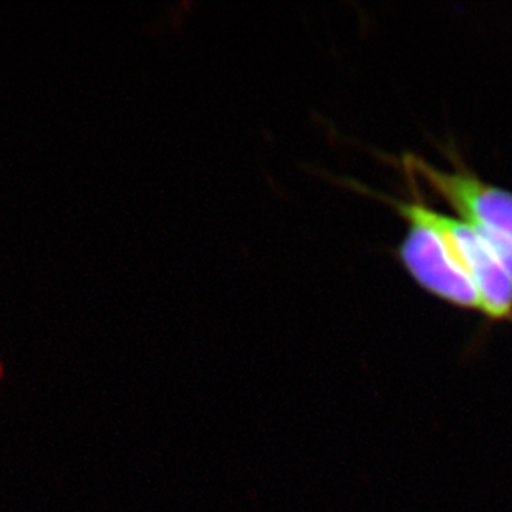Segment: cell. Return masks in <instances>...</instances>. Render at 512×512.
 <instances>
[{
	"label": "cell",
	"instance_id": "277c9868",
	"mask_svg": "<svg viewBox=\"0 0 512 512\" xmlns=\"http://www.w3.org/2000/svg\"><path fill=\"white\" fill-rule=\"evenodd\" d=\"M473 224V223H471ZM476 226V224H474ZM476 228L481 231L484 239L488 241L489 246L493 249L494 254L498 257L501 266L504 267V271L508 272L509 279L512 282V241L508 237L499 236L496 232L488 231V229Z\"/></svg>",
	"mask_w": 512,
	"mask_h": 512
},
{
	"label": "cell",
	"instance_id": "7a4b0ae2",
	"mask_svg": "<svg viewBox=\"0 0 512 512\" xmlns=\"http://www.w3.org/2000/svg\"><path fill=\"white\" fill-rule=\"evenodd\" d=\"M448 158L453 165L450 170L415 153H403L398 165L410 181L426 184L445 199L461 219L512 241V191L486 183L453 153H448Z\"/></svg>",
	"mask_w": 512,
	"mask_h": 512
},
{
	"label": "cell",
	"instance_id": "6da1fadb",
	"mask_svg": "<svg viewBox=\"0 0 512 512\" xmlns=\"http://www.w3.org/2000/svg\"><path fill=\"white\" fill-rule=\"evenodd\" d=\"M413 189L410 201L390 198L368 191L385 199L397 209L401 218L408 223L403 242L400 244V259L406 271L410 272L423 289L450 304L466 310L481 312L483 305L478 289L466 274L458 259L451 254L450 247L435 226L426 219L425 203Z\"/></svg>",
	"mask_w": 512,
	"mask_h": 512
},
{
	"label": "cell",
	"instance_id": "3957f363",
	"mask_svg": "<svg viewBox=\"0 0 512 512\" xmlns=\"http://www.w3.org/2000/svg\"><path fill=\"white\" fill-rule=\"evenodd\" d=\"M425 216L476 285L481 314L491 320H512L511 279L481 231L469 221L436 213L426 203Z\"/></svg>",
	"mask_w": 512,
	"mask_h": 512
}]
</instances>
